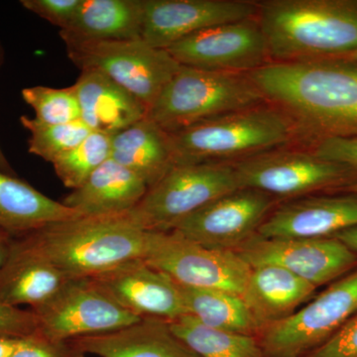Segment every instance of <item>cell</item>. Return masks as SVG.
Returning a JSON list of instances; mask_svg holds the SVG:
<instances>
[{
    "label": "cell",
    "mask_w": 357,
    "mask_h": 357,
    "mask_svg": "<svg viewBox=\"0 0 357 357\" xmlns=\"http://www.w3.org/2000/svg\"><path fill=\"white\" fill-rule=\"evenodd\" d=\"M268 102L316 141L357 137V63L337 58L270 62L248 74Z\"/></svg>",
    "instance_id": "1"
},
{
    "label": "cell",
    "mask_w": 357,
    "mask_h": 357,
    "mask_svg": "<svg viewBox=\"0 0 357 357\" xmlns=\"http://www.w3.org/2000/svg\"><path fill=\"white\" fill-rule=\"evenodd\" d=\"M149 231L123 215L77 218L14 236L11 252L50 263L70 279L91 278L122 262L144 258Z\"/></svg>",
    "instance_id": "2"
},
{
    "label": "cell",
    "mask_w": 357,
    "mask_h": 357,
    "mask_svg": "<svg viewBox=\"0 0 357 357\" xmlns=\"http://www.w3.org/2000/svg\"><path fill=\"white\" fill-rule=\"evenodd\" d=\"M257 21L272 62L335 58L357 49V0H268Z\"/></svg>",
    "instance_id": "3"
},
{
    "label": "cell",
    "mask_w": 357,
    "mask_h": 357,
    "mask_svg": "<svg viewBox=\"0 0 357 357\" xmlns=\"http://www.w3.org/2000/svg\"><path fill=\"white\" fill-rule=\"evenodd\" d=\"M301 132L287 112L265 102L167 133L178 165L241 161L285 146Z\"/></svg>",
    "instance_id": "4"
},
{
    "label": "cell",
    "mask_w": 357,
    "mask_h": 357,
    "mask_svg": "<svg viewBox=\"0 0 357 357\" xmlns=\"http://www.w3.org/2000/svg\"><path fill=\"white\" fill-rule=\"evenodd\" d=\"M267 102L248 75L181 65L147 116L168 133Z\"/></svg>",
    "instance_id": "5"
},
{
    "label": "cell",
    "mask_w": 357,
    "mask_h": 357,
    "mask_svg": "<svg viewBox=\"0 0 357 357\" xmlns=\"http://www.w3.org/2000/svg\"><path fill=\"white\" fill-rule=\"evenodd\" d=\"M241 189L234 163L178 164L123 217L145 231H171L184 218Z\"/></svg>",
    "instance_id": "6"
},
{
    "label": "cell",
    "mask_w": 357,
    "mask_h": 357,
    "mask_svg": "<svg viewBox=\"0 0 357 357\" xmlns=\"http://www.w3.org/2000/svg\"><path fill=\"white\" fill-rule=\"evenodd\" d=\"M65 45L68 57L79 69L102 73L136 96L148 112L181 67L168 51L142 39Z\"/></svg>",
    "instance_id": "7"
},
{
    "label": "cell",
    "mask_w": 357,
    "mask_h": 357,
    "mask_svg": "<svg viewBox=\"0 0 357 357\" xmlns=\"http://www.w3.org/2000/svg\"><path fill=\"white\" fill-rule=\"evenodd\" d=\"M241 189L278 199H299L326 190H340L357 178L349 167L312 152L272 150L234 163Z\"/></svg>",
    "instance_id": "8"
},
{
    "label": "cell",
    "mask_w": 357,
    "mask_h": 357,
    "mask_svg": "<svg viewBox=\"0 0 357 357\" xmlns=\"http://www.w3.org/2000/svg\"><path fill=\"white\" fill-rule=\"evenodd\" d=\"M357 312V270L338 279L306 306L260 333L265 357H302L316 349Z\"/></svg>",
    "instance_id": "9"
},
{
    "label": "cell",
    "mask_w": 357,
    "mask_h": 357,
    "mask_svg": "<svg viewBox=\"0 0 357 357\" xmlns=\"http://www.w3.org/2000/svg\"><path fill=\"white\" fill-rule=\"evenodd\" d=\"M143 259L181 285L243 297L251 267L236 251L206 248L175 232L149 231Z\"/></svg>",
    "instance_id": "10"
},
{
    "label": "cell",
    "mask_w": 357,
    "mask_h": 357,
    "mask_svg": "<svg viewBox=\"0 0 357 357\" xmlns=\"http://www.w3.org/2000/svg\"><path fill=\"white\" fill-rule=\"evenodd\" d=\"M31 311L39 335L60 342L114 332L141 319L117 304L93 278L70 279L50 301Z\"/></svg>",
    "instance_id": "11"
},
{
    "label": "cell",
    "mask_w": 357,
    "mask_h": 357,
    "mask_svg": "<svg viewBox=\"0 0 357 357\" xmlns=\"http://www.w3.org/2000/svg\"><path fill=\"white\" fill-rule=\"evenodd\" d=\"M182 66L229 74H250L272 62L257 17L213 26L166 49Z\"/></svg>",
    "instance_id": "12"
},
{
    "label": "cell",
    "mask_w": 357,
    "mask_h": 357,
    "mask_svg": "<svg viewBox=\"0 0 357 357\" xmlns=\"http://www.w3.org/2000/svg\"><path fill=\"white\" fill-rule=\"evenodd\" d=\"M236 252L251 268L276 265L318 288L357 265V255L337 237L264 238L255 234Z\"/></svg>",
    "instance_id": "13"
},
{
    "label": "cell",
    "mask_w": 357,
    "mask_h": 357,
    "mask_svg": "<svg viewBox=\"0 0 357 357\" xmlns=\"http://www.w3.org/2000/svg\"><path fill=\"white\" fill-rule=\"evenodd\" d=\"M276 201L257 190L239 189L199 208L171 231L206 248L236 251L257 234Z\"/></svg>",
    "instance_id": "14"
},
{
    "label": "cell",
    "mask_w": 357,
    "mask_h": 357,
    "mask_svg": "<svg viewBox=\"0 0 357 357\" xmlns=\"http://www.w3.org/2000/svg\"><path fill=\"white\" fill-rule=\"evenodd\" d=\"M257 14L258 2L243 0H144L142 40L166 50L195 33Z\"/></svg>",
    "instance_id": "15"
},
{
    "label": "cell",
    "mask_w": 357,
    "mask_h": 357,
    "mask_svg": "<svg viewBox=\"0 0 357 357\" xmlns=\"http://www.w3.org/2000/svg\"><path fill=\"white\" fill-rule=\"evenodd\" d=\"M122 307L139 318L171 321L187 314L180 285L143 258H134L91 277Z\"/></svg>",
    "instance_id": "16"
},
{
    "label": "cell",
    "mask_w": 357,
    "mask_h": 357,
    "mask_svg": "<svg viewBox=\"0 0 357 357\" xmlns=\"http://www.w3.org/2000/svg\"><path fill=\"white\" fill-rule=\"evenodd\" d=\"M357 227V194L303 197L282 204L257 230L264 238H324Z\"/></svg>",
    "instance_id": "17"
},
{
    "label": "cell",
    "mask_w": 357,
    "mask_h": 357,
    "mask_svg": "<svg viewBox=\"0 0 357 357\" xmlns=\"http://www.w3.org/2000/svg\"><path fill=\"white\" fill-rule=\"evenodd\" d=\"M73 86L81 119L93 132L114 135L147 117V107L136 96L98 70H81Z\"/></svg>",
    "instance_id": "18"
},
{
    "label": "cell",
    "mask_w": 357,
    "mask_h": 357,
    "mask_svg": "<svg viewBox=\"0 0 357 357\" xmlns=\"http://www.w3.org/2000/svg\"><path fill=\"white\" fill-rule=\"evenodd\" d=\"M147 190L144 181L109 159L62 203L83 218L121 217L139 204Z\"/></svg>",
    "instance_id": "19"
},
{
    "label": "cell",
    "mask_w": 357,
    "mask_h": 357,
    "mask_svg": "<svg viewBox=\"0 0 357 357\" xmlns=\"http://www.w3.org/2000/svg\"><path fill=\"white\" fill-rule=\"evenodd\" d=\"M73 342L84 354L98 357H199L174 335L168 321L157 318Z\"/></svg>",
    "instance_id": "20"
},
{
    "label": "cell",
    "mask_w": 357,
    "mask_h": 357,
    "mask_svg": "<svg viewBox=\"0 0 357 357\" xmlns=\"http://www.w3.org/2000/svg\"><path fill=\"white\" fill-rule=\"evenodd\" d=\"M316 290L284 268L261 265L251 268L243 298L262 333L292 316Z\"/></svg>",
    "instance_id": "21"
},
{
    "label": "cell",
    "mask_w": 357,
    "mask_h": 357,
    "mask_svg": "<svg viewBox=\"0 0 357 357\" xmlns=\"http://www.w3.org/2000/svg\"><path fill=\"white\" fill-rule=\"evenodd\" d=\"M143 16L144 0H81L59 35L64 43L142 39Z\"/></svg>",
    "instance_id": "22"
},
{
    "label": "cell",
    "mask_w": 357,
    "mask_h": 357,
    "mask_svg": "<svg viewBox=\"0 0 357 357\" xmlns=\"http://www.w3.org/2000/svg\"><path fill=\"white\" fill-rule=\"evenodd\" d=\"M82 218L25 181L0 171V229L20 236L50 223Z\"/></svg>",
    "instance_id": "23"
},
{
    "label": "cell",
    "mask_w": 357,
    "mask_h": 357,
    "mask_svg": "<svg viewBox=\"0 0 357 357\" xmlns=\"http://www.w3.org/2000/svg\"><path fill=\"white\" fill-rule=\"evenodd\" d=\"M110 159L137 175L148 188L174 166L168 133L148 116L112 135Z\"/></svg>",
    "instance_id": "24"
},
{
    "label": "cell",
    "mask_w": 357,
    "mask_h": 357,
    "mask_svg": "<svg viewBox=\"0 0 357 357\" xmlns=\"http://www.w3.org/2000/svg\"><path fill=\"white\" fill-rule=\"evenodd\" d=\"M69 280L45 260L11 252L0 271V301L13 307L28 305L34 309L50 301Z\"/></svg>",
    "instance_id": "25"
},
{
    "label": "cell",
    "mask_w": 357,
    "mask_h": 357,
    "mask_svg": "<svg viewBox=\"0 0 357 357\" xmlns=\"http://www.w3.org/2000/svg\"><path fill=\"white\" fill-rule=\"evenodd\" d=\"M178 285L188 314L204 325L257 337L261 333L241 296L220 289Z\"/></svg>",
    "instance_id": "26"
},
{
    "label": "cell",
    "mask_w": 357,
    "mask_h": 357,
    "mask_svg": "<svg viewBox=\"0 0 357 357\" xmlns=\"http://www.w3.org/2000/svg\"><path fill=\"white\" fill-rule=\"evenodd\" d=\"M171 331L199 357H265L259 338L204 325L192 314L169 321Z\"/></svg>",
    "instance_id": "27"
},
{
    "label": "cell",
    "mask_w": 357,
    "mask_h": 357,
    "mask_svg": "<svg viewBox=\"0 0 357 357\" xmlns=\"http://www.w3.org/2000/svg\"><path fill=\"white\" fill-rule=\"evenodd\" d=\"M20 122L29 132L28 151L49 163L69 153L93 132L82 119L66 124H45L22 115Z\"/></svg>",
    "instance_id": "28"
},
{
    "label": "cell",
    "mask_w": 357,
    "mask_h": 357,
    "mask_svg": "<svg viewBox=\"0 0 357 357\" xmlns=\"http://www.w3.org/2000/svg\"><path fill=\"white\" fill-rule=\"evenodd\" d=\"M112 135L91 132L76 148L52 165L65 187L76 190L98 167L110 159Z\"/></svg>",
    "instance_id": "29"
},
{
    "label": "cell",
    "mask_w": 357,
    "mask_h": 357,
    "mask_svg": "<svg viewBox=\"0 0 357 357\" xmlns=\"http://www.w3.org/2000/svg\"><path fill=\"white\" fill-rule=\"evenodd\" d=\"M23 100L34 110V119L45 124H66L81 119L74 86L64 89L35 86L21 91Z\"/></svg>",
    "instance_id": "30"
},
{
    "label": "cell",
    "mask_w": 357,
    "mask_h": 357,
    "mask_svg": "<svg viewBox=\"0 0 357 357\" xmlns=\"http://www.w3.org/2000/svg\"><path fill=\"white\" fill-rule=\"evenodd\" d=\"M73 340H51L41 335L23 338L10 357H86Z\"/></svg>",
    "instance_id": "31"
},
{
    "label": "cell",
    "mask_w": 357,
    "mask_h": 357,
    "mask_svg": "<svg viewBox=\"0 0 357 357\" xmlns=\"http://www.w3.org/2000/svg\"><path fill=\"white\" fill-rule=\"evenodd\" d=\"M26 10L64 30L74 20L81 0H22Z\"/></svg>",
    "instance_id": "32"
},
{
    "label": "cell",
    "mask_w": 357,
    "mask_h": 357,
    "mask_svg": "<svg viewBox=\"0 0 357 357\" xmlns=\"http://www.w3.org/2000/svg\"><path fill=\"white\" fill-rule=\"evenodd\" d=\"M38 333V321L29 310L13 307L0 301V335L26 338Z\"/></svg>",
    "instance_id": "33"
},
{
    "label": "cell",
    "mask_w": 357,
    "mask_h": 357,
    "mask_svg": "<svg viewBox=\"0 0 357 357\" xmlns=\"http://www.w3.org/2000/svg\"><path fill=\"white\" fill-rule=\"evenodd\" d=\"M307 357H357V312Z\"/></svg>",
    "instance_id": "34"
},
{
    "label": "cell",
    "mask_w": 357,
    "mask_h": 357,
    "mask_svg": "<svg viewBox=\"0 0 357 357\" xmlns=\"http://www.w3.org/2000/svg\"><path fill=\"white\" fill-rule=\"evenodd\" d=\"M312 152L319 158L349 167L357 172V137H331L314 142Z\"/></svg>",
    "instance_id": "35"
},
{
    "label": "cell",
    "mask_w": 357,
    "mask_h": 357,
    "mask_svg": "<svg viewBox=\"0 0 357 357\" xmlns=\"http://www.w3.org/2000/svg\"><path fill=\"white\" fill-rule=\"evenodd\" d=\"M13 237L8 232L0 229V271L6 266L10 257Z\"/></svg>",
    "instance_id": "36"
},
{
    "label": "cell",
    "mask_w": 357,
    "mask_h": 357,
    "mask_svg": "<svg viewBox=\"0 0 357 357\" xmlns=\"http://www.w3.org/2000/svg\"><path fill=\"white\" fill-rule=\"evenodd\" d=\"M23 338L1 337L0 335V357H10L20 347Z\"/></svg>",
    "instance_id": "37"
},
{
    "label": "cell",
    "mask_w": 357,
    "mask_h": 357,
    "mask_svg": "<svg viewBox=\"0 0 357 357\" xmlns=\"http://www.w3.org/2000/svg\"><path fill=\"white\" fill-rule=\"evenodd\" d=\"M342 243H344L347 248H351L357 255V227L340 232L337 236Z\"/></svg>",
    "instance_id": "38"
},
{
    "label": "cell",
    "mask_w": 357,
    "mask_h": 357,
    "mask_svg": "<svg viewBox=\"0 0 357 357\" xmlns=\"http://www.w3.org/2000/svg\"><path fill=\"white\" fill-rule=\"evenodd\" d=\"M4 59H6V51H4L3 46H2L1 42H0V68L2 67L4 63ZM0 171L9 175L16 176V173L14 172L13 167L7 160L6 154L2 151L1 146H0Z\"/></svg>",
    "instance_id": "39"
},
{
    "label": "cell",
    "mask_w": 357,
    "mask_h": 357,
    "mask_svg": "<svg viewBox=\"0 0 357 357\" xmlns=\"http://www.w3.org/2000/svg\"><path fill=\"white\" fill-rule=\"evenodd\" d=\"M340 192H354V194H357V178L356 180L352 181L351 183L344 185L342 189L338 190Z\"/></svg>",
    "instance_id": "40"
},
{
    "label": "cell",
    "mask_w": 357,
    "mask_h": 357,
    "mask_svg": "<svg viewBox=\"0 0 357 357\" xmlns=\"http://www.w3.org/2000/svg\"><path fill=\"white\" fill-rule=\"evenodd\" d=\"M337 59H342V60L352 61V62L357 63V49L356 50L349 52V53L344 54V55L338 56Z\"/></svg>",
    "instance_id": "41"
}]
</instances>
